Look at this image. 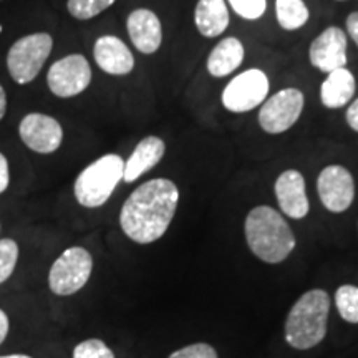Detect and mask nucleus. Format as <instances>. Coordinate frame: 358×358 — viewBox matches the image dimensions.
Returning a JSON list of instances; mask_svg holds the SVG:
<instances>
[{
  "label": "nucleus",
  "mask_w": 358,
  "mask_h": 358,
  "mask_svg": "<svg viewBox=\"0 0 358 358\" xmlns=\"http://www.w3.org/2000/svg\"><path fill=\"white\" fill-rule=\"evenodd\" d=\"M347 32L358 47V12H352L347 17Z\"/></svg>",
  "instance_id": "29"
},
{
  "label": "nucleus",
  "mask_w": 358,
  "mask_h": 358,
  "mask_svg": "<svg viewBox=\"0 0 358 358\" xmlns=\"http://www.w3.org/2000/svg\"><path fill=\"white\" fill-rule=\"evenodd\" d=\"M127 29L136 50L145 55H153L163 43L161 20L150 8H136L129 13Z\"/></svg>",
  "instance_id": "14"
},
{
  "label": "nucleus",
  "mask_w": 358,
  "mask_h": 358,
  "mask_svg": "<svg viewBox=\"0 0 358 358\" xmlns=\"http://www.w3.org/2000/svg\"><path fill=\"white\" fill-rule=\"evenodd\" d=\"M231 17L226 0H198L194 8V24L206 38H216L226 32Z\"/></svg>",
  "instance_id": "19"
},
{
  "label": "nucleus",
  "mask_w": 358,
  "mask_h": 358,
  "mask_svg": "<svg viewBox=\"0 0 358 358\" xmlns=\"http://www.w3.org/2000/svg\"><path fill=\"white\" fill-rule=\"evenodd\" d=\"M330 297L325 290H308L294 303L285 320V340L297 350L319 345L327 335Z\"/></svg>",
  "instance_id": "3"
},
{
  "label": "nucleus",
  "mask_w": 358,
  "mask_h": 358,
  "mask_svg": "<svg viewBox=\"0 0 358 358\" xmlns=\"http://www.w3.org/2000/svg\"><path fill=\"white\" fill-rule=\"evenodd\" d=\"M19 261V244L13 239H0V284L10 279Z\"/></svg>",
  "instance_id": "23"
},
{
  "label": "nucleus",
  "mask_w": 358,
  "mask_h": 358,
  "mask_svg": "<svg viewBox=\"0 0 358 358\" xmlns=\"http://www.w3.org/2000/svg\"><path fill=\"white\" fill-rule=\"evenodd\" d=\"M93 57L96 65L108 75L123 77L134 69V57L127 43L113 35H103L95 42Z\"/></svg>",
  "instance_id": "15"
},
{
  "label": "nucleus",
  "mask_w": 358,
  "mask_h": 358,
  "mask_svg": "<svg viewBox=\"0 0 358 358\" xmlns=\"http://www.w3.org/2000/svg\"><path fill=\"white\" fill-rule=\"evenodd\" d=\"M0 358H32V357L22 355V353H13V355H2Z\"/></svg>",
  "instance_id": "32"
},
{
  "label": "nucleus",
  "mask_w": 358,
  "mask_h": 358,
  "mask_svg": "<svg viewBox=\"0 0 358 358\" xmlns=\"http://www.w3.org/2000/svg\"><path fill=\"white\" fill-rule=\"evenodd\" d=\"M245 57V48L237 37H226L213 48L208 57V71L214 78L229 77L243 65Z\"/></svg>",
  "instance_id": "17"
},
{
  "label": "nucleus",
  "mask_w": 358,
  "mask_h": 358,
  "mask_svg": "<svg viewBox=\"0 0 358 358\" xmlns=\"http://www.w3.org/2000/svg\"><path fill=\"white\" fill-rule=\"evenodd\" d=\"M92 271V254L85 248H70L52 264L48 272V287L60 297L73 295L87 285Z\"/></svg>",
  "instance_id": "6"
},
{
  "label": "nucleus",
  "mask_w": 358,
  "mask_h": 358,
  "mask_svg": "<svg viewBox=\"0 0 358 358\" xmlns=\"http://www.w3.org/2000/svg\"><path fill=\"white\" fill-rule=\"evenodd\" d=\"M178 203L179 189L171 179H150L124 201L120 213V226L133 243H156L166 234Z\"/></svg>",
  "instance_id": "1"
},
{
  "label": "nucleus",
  "mask_w": 358,
  "mask_h": 358,
  "mask_svg": "<svg viewBox=\"0 0 358 358\" xmlns=\"http://www.w3.org/2000/svg\"><path fill=\"white\" fill-rule=\"evenodd\" d=\"M232 10L244 20H259L267 8V0H227Z\"/></svg>",
  "instance_id": "25"
},
{
  "label": "nucleus",
  "mask_w": 358,
  "mask_h": 358,
  "mask_svg": "<svg viewBox=\"0 0 358 358\" xmlns=\"http://www.w3.org/2000/svg\"><path fill=\"white\" fill-rule=\"evenodd\" d=\"M308 60L313 69L330 73L345 69L347 65V35L338 27H329L313 40L308 48Z\"/></svg>",
  "instance_id": "12"
},
{
  "label": "nucleus",
  "mask_w": 358,
  "mask_h": 358,
  "mask_svg": "<svg viewBox=\"0 0 358 358\" xmlns=\"http://www.w3.org/2000/svg\"><path fill=\"white\" fill-rule=\"evenodd\" d=\"M338 2H343V0H338Z\"/></svg>",
  "instance_id": "34"
},
{
  "label": "nucleus",
  "mask_w": 358,
  "mask_h": 358,
  "mask_svg": "<svg viewBox=\"0 0 358 358\" xmlns=\"http://www.w3.org/2000/svg\"><path fill=\"white\" fill-rule=\"evenodd\" d=\"M73 358H115V353L103 340L88 338L75 347Z\"/></svg>",
  "instance_id": "24"
},
{
  "label": "nucleus",
  "mask_w": 358,
  "mask_h": 358,
  "mask_svg": "<svg viewBox=\"0 0 358 358\" xmlns=\"http://www.w3.org/2000/svg\"><path fill=\"white\" fill-rule=\"evenodd\" d=\"M19 134L27 148L40 155L55 153L64 141L62 124L53 116L43 113L24 116L19 127Z\"/></svg>",
  "instance_id": "11"
},
{
  "label": "nucleus",
  "mask_w": 358,
  "mask_h": 358,
  "mask_svg": "<svg viewBox=\"0 0 358 358\" xmlns=\"http://www.w3.org/2000/svg\"><path fill=\"white\" fill-rule=\"evenodd\" d=\"M8 329H10V322H8L7 313L0 308V343H3V340L7 338Z\"/></svg>",
  "instance_id": "30"
},
{
  "label": "nucleus",
  "mask_w": 358,
  "mask_h": 358,
  "mask_svg": "<svg viewBox=\"0 0 358 358\" xmlns=\"http://www.w3.org/2000/svg\"><path fill=\"white\" fill-rule=\"evenodd\" d=\"M53 38L50 34L25 35L12 45L7 55V69L13 82L27 85L34 82L50 57Z\"/></svg>",
  "instance_id": "5"
},
{
  "label": "nucleus",
  "mask_w": 358,
  "mask_h": 358,
  "mask_svg": "<svg viewBox=\"0 0 358 358\" xmlns=\"http://www.w3.org/2000/svg\"><path fill=\"white\" fill-rule=\"evenodd\" d=\"M345 120H347L348 127H350L353 131L358 133V98L352 101V105H348Z\"/></svg>",
  "instance_id": "28"
},
{
  "label": "nucleus",
  "mask_w": 358,
  "mask_h": 358,
  "mask_svg": "<svg viewBox=\"0 0 358 358\" xmlns=\"http://www.w3.org/2000/svg\"><path fill=\"white\" fill-rule=\"evenodd\" d=\"M7 111V95H6V90H3L2 85H0V120L6 116Z\"/></svg>",
  "instance_id": "31"
},
{
  "label": "nucleus",
  "mask_w": 358,
  "mask_h": 358,
  "mask_svg": "<svg viewBox=\"0 0 358 358\" xmlns=\"http://www.w3.org/2000/svg\"><path fill=\"white\" fill-rule=\"evenodd\" d=\"M275 198L280 211L292 219H303L310 211L306 192V179L297 169L280 173L275 181Z\"/></svg>",
  "instance_id": "13"
},
{
  "label": "nucleus",
  "mask_w": 358,
  "mask_h": 358,
  "mask_svg": "<svg viewBox=\"0 0 358 358\" xmlns=\"http://www.w3.org/2000/svg\"><path fill=\"white\" fill-rule=\"evenodd\" d=\"M275 17L287 32L302 29L310 19V10L303 0H275Z\"/></svg>",
  "instance_id": "20"
},
{
  "label": "nucleus",
  "mask_w": 358,
  "mask_h": 358,
  "mask_svg": "<svg viewBox=\"0 0 358 358\" xmlns=\"http://www.w3.org/2000/svg\"><path fill=\"white\" fill-rule=\"evenodd\" d=\"M357 82L348 69H338L327 73L325 82L320 85V101L325 108H343L355 95Z\"/></svg>",
  "instance_id": "18"
},
{
  "label": "nucleus",
  "mask_w": 358,
  "mask_h": 358,
  "mask_svg": "<svg viewBox=\"0 0 358 358\" xmlns=\"http://www.w3.org/2000/svg\"><path fill=\"white\" fill-rule=\"evenodd\" d=\"M317 191L322 204L330 213H343L355 198V181L352 173L340 164L324 168L317 178Z\"/></svg>",
  "instance_id": "10"
},
{
  "label": "nucleus",
  "mask_w": 358,
  "mask_h": 358,
  "mask_svg": "<svg viewBox=\"0 0 358 358\" xmlns=\"http://www.w3.org/2000/svg\"><path fill=\"white\" fill-rule=\"evenodd\" d=\"M116 0H69L66 8L73 19L90 20L93 17L100 15L106 8H110Z\"/></svg>",
  "instance_id": "22"
},
{
  "label": "nucleus",
  "mask_w": 358,
  "mask_h": 358,
  "mask_svg": "<svg viewBox=\"0 0 358 358\" xmlns=\"http://www.w3.org/2000/svg\"><path fill=\"white\" fill-rule=\"evenodd\" d=\"M306 98L299 88H284L266 98L259 110V124L268 134L289 131L301 118Z\"/></svg>",
  "instance_id": "7"
},
{
  "label": "nucleus",
  "mask_w": 358,
  "mask_h": 358,
  "mask_svg": "<svg viewBox=\"0 0 358 358\" xmlns=\"http://www.w3.org/2000/svg\"><path fill=\"white\" fill-rule=\"evenodd\" d=\"M48 88L58 98H71L83 93L92 83V66L80 53H71L50 66Z\"/></svg>",
  "instance_id": "9"
},
{
  "label": "nucleus",
  "mask_w": 358,
  "mask_h": 358,
  "mask_svg": "<svg viewBox=\"0 0 358 358\" xmlns=\"http://www.w3.org/2000/svg\"><path fill=\"white\" fill-rule=\"evenodd\" d=\"M338 313L345 322L358 324V287L355 285H342L335 294Z\"/></svg>",
  "instance_id": "21"
},
{
  "label": "nucleus",
  "mask_w": 358,
  "mask_h": 358,
  "mask_svg": "<svg viewBox=\"0 0 358 358\" xmlns=\"http://www.w3.org/2000/svg\"><path fill=\"white\" fill-rule=\"evenodd\" d=\"M124 161L118 155H103L88 164L75 181L73 191L78 204L83 208H101L113 194L120 181H123Z\"/></svg>",
  "instance_id": "4"
},
{
  "label": "nucleus",
  "mask_w": 358,
  "mask_h": 358,
  "mask_svg": "<svg viewBox=\"0 0 358 358\" xmlns=\"http://www.w3.org/2000/svg\"><path fill=\"white\" fill-rule=\"evenodd\" d=\"M2 30H3V29H2V25H0V32H2Z\"/></svg>",
  "instance_id": "33"
},
{
  "label": "nucleus",
  "mask_w": 358,
  "mask_h": 358,
  "mask_svg": "<svg viewBox=\"0 0 358 358\" xmlns=\"http://www.w3.org/2000/svg\"><path fill=\"white\" fill-rule=\"evenodd\" d=\"M168 358H217V353L209 343H192L173 352Z\"/></svg>",
  "instance_id": "26"
},
{
  "label": "nucleus",
  "mask_w": 358,
  "mask_h": 358,
  "mask_svg": "<svg viewBox=\"0 0 358 358\" xmlns=\"http://www.w3.org/2000/svg\"><path fill=\"white\" fill-rule=\"evenodd\" d=\"M271 90L267 75L259 69H249L236 75L222 92V105L231 113H248L266 101Z\"/></svg>",
  "instance_id": "8"
},
{
  "label": "nucleus",
  "mask_w": 358,
  "mask_h": 358,
  "mask_svg": "<svg viewBox=\"0 0 358 358\" xmlns=\"http://www.w3.org/2000/svg\"><path fill=\"white\" fill-rule=\"evenodd\" d=\"M244 232L254 256L267 264L284 262L295 249V236L287 221L268 206L250 209Z\"/></svg>",
  "instance_id": "2"
},
{
  "label": "nucleus",
  "mask_w": 358,
  "mask_h": 358,
  "mask_svg": "<svg viewBox=\"0 0 358 358\" xmlns=\"http://www.w3.org/2000/svg\"><path fill=\"white\" fill-rule=\"evenodd\" d=\"M166 153V145L158 136H146L138 143L129 158L124 161L123 168V181L134 182L140 179L143 174L151 171L156 164L163 159Z\"/></svg>",
  "instance_id": "16"
},
{
  "label": "nucleus",
  "mask_w": 358,
  "mask_h": 358,
  "mask_svg": "<svg viewBox=\"0 0 358 358\" xmlns=\"http://www.w3.org/2000/svg\"><path fill=\"white\" fill-rule=\"evenodd\" d=\"M10 182V169H8V161L6 156L0 153V194L6 192Z\"/></svg>",
  "instance_id": "27"
}]
</instances>
